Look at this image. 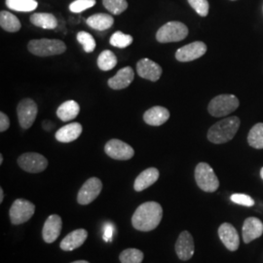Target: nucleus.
<instances>
[{
    "label": "nucleus",
    "instance_id": "nucleus-1",
    "mask_svg": "<svg viewBox=\"0 0 263 263\" xmlns=\"http://www.w3.org/2000/svg\"><path fill=\"white\" fill-rule=\"evenodd\" d=\"M163 216V209L157 202H146L141 204L132 216L133 226L142 232L154 230L159 226Z\"/></svg>",
    "mask_w": 263,
    "mask_h": 263
},
{
    "label": "nucleus",
    "instance_id": "nucleus-2",
    "mask_svg": "<svg viewBox=\"0 0 263 263\" xmlns=\"http://www.w3.org/2000/svg\"><path fill=\"white\" fill-rule=\"evenodd\" d=\"M240 124V119L236 116L224 118L210 128L208 132V140L216 144L231 141L239 130Z\"/></svg>",
    "mask_w": 263,
    "mask_h": 263
},
{
    "label": "nucleus",
    "instance_id": "nucleus-3",
    "mask_svg": "<svg viewBox=\"0 0 263 263\" xmlns=\"http://www.w3.org/2000/svg\"><path fill=\"white\" fill-rule=\"evenodd\" d=\"M28 51L38 57H50L61 55L66 51L64 41L59 39H33L28 44Z\"/></svg>",
    "mask_w": 263,
    "mask_h": 263
},
{
    "label": "nucleus",
    "instance_id": "nucleus-4",
    "mask_svg": "<svg viewBox=\"0 0 263 263\" xmlns=\"http://www.w3.org/2000/svg\"><path fill=\"white\" fill-rule=\"evenodd\" d=\"M188 35V28L181 22L172 21L163 25L157 30L156 40L160 43L179 42Z\"/></svg>",
    "mask_w": 263,
    "mask_h": 263
},
{
    "label": "nucleus",
    "instance_id": "nucleus-5",
    "mask_svg": "<svg viewBox=\"0 0 263 263\" xmlns=\"http://www.w3.org/2000/svg\"><path fill=\"white\" fill-rule=\"evenodd\" d=\"M240 102L234 95H219L208 105V111L214 117H224L239 107Z\"/></svg>",
    "mask_w": 263,
    "mask_h": 263
},
{
    "label": "nucleus",
    "instance_id": "nucleus-6",
    "mask_svg": "<svg viewBox=\"0 0 263 263\" xmlns=\"http://www.w3.org/2000/svg\"><path fill=\"white\" fill-rule=\"evenodd\" d=\"M195 180L198 186L205 192H215L219 186V180L213 168L207 163H199L195 169Z\"/></svg>",
    "mask_w": 263,
    "mask_h": 263
},
{
    "label": "nucleus",
    "instance_id": "nucleus-7",
    "mask_svg": "<svg viewBox=\"0 0 263 263\" xmlns=\"http://www.w3.org/2000/svg\"><path fill=\"white\" fill-rule=\"evenodd\" d=\"M35 213V206L25 199H17L10 208V220L12 224L18 226L27 222Z\"/></svg>",
    "mask_w": 263,
    "mask_h": 263
},
{
    "label": "nucleus",
    "instance_id": "nucleus-8",
    "mask_svg": "<svg viewBox=\"0 0 263 263\" xmlns=\"http://www.w3.org/2000/svg\"><path fill=\"white\" fill-rule=\"evenodd\" d=\"M18 165L28 173L37 174L46 170L48 160L36 152H27L18 158Z\"/></svg>",
    "mask_w": 263,
    "mask_h": 263
},
{
    "label": "nucleus",
    "instance_id": "nucleus-9",
    "mask_svg": "<svg viewBox=\"0 0 263 263\" xmlns=\"http://www.w3.org/2000/svg\"><path fill=\"white\" fill-rule=\"evenodd\" d=\"M37 104L31 99H24L17 107V114L20 126L23 129H29L37 116Z\"/></svg>",
    "mask_w": 263,
    "mask_h": 263
},
{
    "label": "nucleus",
    "instance_id": "nucleus-10",
    "mask_svg": "<svg viewBox=\"0 0 263 263\" xmlns=\"http://www.w3.org/2000/svg\"><path fill=\"white\" fill-rule=\"evenodd\" d=\"M102 189L103 183L101 179L98 178L87 179L78 192L77 202L80 205H88L92 203L100 195Z\"/></svg>",
    "mask_w": 263,
    "mask_h": 263
},
{
    "label": "nucleus",
    "instance_id": "nucleus-11",
    "mask_svg": "<svg viewBox=\"0 0 263 263\" xmlns=\"http://www.w3.org/2000/svg\"><path fill=\"white\" fill-rule=\"evenodd\" d=\"M104 151L110 158L120 161L131 159L135 154V151L131 145L116 139H113L106 142L104 146Z\"/></svg>",
    "mask_w": 263,
    "mask_h": 263
},
{
    "label": "nucleus",
    "instance_id": "nucleus-12",
    "mask_svg": "<svg viewBox=\"0 0 263 263\" xmlns=\"http://www.w3.org/2000/svg\"><path fill=\"white\" fill-rule=\"evenodd\" d=\"M206 52L207 45L202 41H195L178 49V51L176 52V59L179 62L187 63L204 56Z\"/></svg>",
    "mask_w": 263,
    "mask_h": 263
},
{
    "label": "nucleus",
    "instance_id": "nucleus-13",
    "mask_svg": "<svg viewBox=\"0 0 263 263\" xmlns=\"http://www.w3.org/2000/svg\"><path fill=\"white\" fill-rule=\"evenodd\" d=\"M137 72L141 78L156 82L162 76V67L151 59H141L137 64Z\"/></svg>",
    "mask_w": 263,
    "mask_h": 263
},
{
    "label": "nucleus",
    "instance_id": "nucleus-14",
    "mask_svg": "<svg viewBox=\"0 0 263 263\" xmlns=\"http://www.w3.org/2000/svg\"><path fill=\"white\" fill-rule=\"evenodd\" d=\"M194 240L188 231H183L179 234L176 243V253L179 259L186 261L194 254Z\"/></svg>",
    "mask_w": 263,
    "mask_h": 263
},
{
    "label": "nucleus",
    "instance_id": "nucleus-15",
    "mask_svg": "<svg viewBox=\"0 0 263 263\" xmlns=\"http://www.w3.org/2000/svg\"><path fill=\"white\" fill-rule=\"evenodd\" d=\"M218 236L221 242L226 248L231 251L235 252L240 246V239L239 234L236 230L235 227L230 223H222L218 228Z\"/></svg>",
    "mask_w": 263,
    "mask_h": 263
},
{
    "label": "nucleus",
    "instance_id": "nucleus-16",
    "mask_svg": "<svg viewBox=\"0 0 263 263\" xmlns=\"http://www.w3.org/2000/svg\"><path fill=\"white\" fill-rule=\"evenodd\" d=\"M62 224L63 222L61 216L58 215H51L48 216L42 229L43 240L48 244L54 243L61 234Z\"/></svg>",
    "mask_w": 263,
    "mask_h": 263
},
{
    "label": "nucleus",
    "instance_id": "nucleus-17",
    "mask_svg": "<svg viewBox=\"0 0 263 263\" xmlns=\"http://www.w3.org/2000/svg\"><path fill=\"white\" fill-rule=\"evenodd\" d=\"M243 240L246 244L251 243L263 234L262 221L257 217H249L244 221L242 230Z\"/></svg>",
    "mask_w": 263,
    "mask_h": 263
},
{
    "label": "nucleus",
    "instance_id": "nucleus-18",
    "mask_svg": "<svg viewBox=\"0 0 263 263\" xmlns=\"http://www.w3.org/2000/svg\"><path fill=\"white\" fill-rule=\"evenodd\" d=\"M135 77L134 69L131 66H125L121 68L115 76L109 78L107 84L113 90H123L131 85Z\"/></svg>",
    "mask_w": 263,
    "mask_h": 263
},
{
    "label": "nucleus",
    "instance_id": "nucleus-19",
    "mask_svg": "<svg viewBox=\"0 0 263 263\" xmlns=\"http://www.w3.org/2000/svg\"><path fill=\"white\" fill-rule=\"evenodd\" d=\"M170 118V111L163 106H153L143 114V120L147 125L158 127L167 122Z\"/></svg>",
    "mask_w": 263,
    "mask_h": 263
},
{
    "label": "nucleus",
    "instance_id": "nucleus-20",
    "mask_svg": "<svg viewBox=\"0 0 263 263\" xmlns=\"http://www.w3.org/2000/svg\"><path fill=\"white\" fill-rule=\"evenodd\" d=\"M87 237L88 232L85 229H76L64 238V240L60 244V248L66 252L73 251L84 244Z\"/></svg>",
    "mask_w": 263,
    "mask_h": 263
},
{
    "label": "nucleus",
    "instance_id": "nucleus-21",
    "mask_svg": "<svg viewBox=\"0 0 263 263\" xmlns=\"http://www.w3.org/2000/svg\"><path fill=\"white\" fill-rule=\"evenodd\" d=\"M83 128L80 123H69L59 129L56 133V140L63 143H68L74 141L82 134Z\"/></svg>",
    "mask_w": 263,
    "mask_h": 263
},
{
    "label": "nucleus",
    "instance_id": "nucleus-22",
    "mask_svg": "<svg viewBox=\"0 0 263 263\" xmlns=\"http://www.w3.org/2000/svg\"><path fill=\"white\" fill-rule=\"evenodd\" d=\"M159 179V171L156 168H148L141 172L137 177L134 183V189L137 192L143 191L144 189L149 187L154 184Z\"/></svg>",
    "mask_w": 263,
    "mask_h": 263
},
{
    "label": "nucleus",
    "instance_id": "nucleus-23",
    "mask_svg": "<svg viewBox=\"0 0 263 263\" xmlns=\"http://www.w3.org/2000/svg\"><path fill=\"white\" fill-rule=\"evenodd\" d=\"M80 112V106L76 101H66L61 104L59 108L57 109V116L59 119H61L63 122L71 121L76 119Z\"/></svg>",
    "mask_w": 263,
    "mask_h": 263
},
{
    "label": "nucleus",
    "instance_id": "nucleus-24",
    "mask_svg": "<svg viewBox=\"0 0 263 263\" xmlns=\"http://www.w3.org/2000/svg\"><path fill=\"white\" fill-rule=\"evenodd\" d=\"M87 25L90 28L104 31L105 29H109L114 25V19L112 16L104 13H99V14H94L90 16L87 21Z\"/></svg>",
    "mask_w": 263,
    "mask_h": 263
},
{
    "label": "nucleus",
    "instance_id": "nucleus-25",
    "mask_svg": "<svg viewBox=\"0 0 263 263\" xmlns=\"http://www.w3.org/2000/svg\"><path fill=\"white\" fill-rule=\"evenodd\" d=\"M29 21L33 26L44 29H55L58 27V20L50 13H34L30 16Z\"/></svg>",
    "mask_w": 263,
    "mask_h": 263
},
{
    "label": "nucleus",
    "instance_id": "nucleus-26",
    "mask_svg": "<svg viewBox=\"0 0 263 263\" xmlns=\"http://www.w3.org/2000/svg\"><path fill=\"white\" fill-rule=\"evenodd\" d=\"M0 26L8 32H17L22 28L20 20L8 11L0 12Z\"/></svg>",
    "mask_w": 263,
    "mask_h": 263
},
{
    "label": "nucleus",
    "instance_id": "nucleus-27",
    "mask_svg": "<svg viewBox=\"0 0 263 263\" xmlns=\"http://www.w3.org/2000/svg\"><path fill=\"white\" fill-rule=\"evenodd\" d=\"M6 6L17 12H31L37 8L36 0H6Z\"/></svg>",
    "mask_w": 263,
    "mask_h": 263
},
{
    "label": "nucleus",
    "instance_id": "nucleus-28",
    "mask_svg": "<svg viewBox=\"0 0 263 263\" xmlns=\"http://www.w3.org/2000/svg\"><path fill=\"white\" fill-rule=\"evenodd\" d=\"M117 65V58L110 50H104L98 57V66L104 71L111 70Z\"/></svg>",
    "mask_w": 263,
    "mask_h": 263
},
{
    "label": "nucleus",
    "instance_id": "nucleus-29",
    "mask_svg": "<svg viewBox=\"0 0 263 263\" xmlns=\"http://www.w3.org/2000/svg\"><path fill=\"white\" fill-rule=\"evenodd\" d=\"M248 142L254 148L262 149L263 123H257L251 129L248 136Z\"/></svg>",
    "mask_w": 263,
    "mask_h": 263
},
{
    "label": "nucleus",
    "instance_id": "nucleus-30",
    "mask_svg": "<svg viewBox=\"0 0 263 263\" xmlns=\"http://www.w3.org/2000/svg\"><path fill=\"white\" fill-rule=\"evenodd\" d=\"M143 257V253L138 249L124 250L119 255L121 263H141Z\"/></svg>",
    "mask_w": 263,
    "mask_h": 263
},
{
    "label": "nucleus",
    "instance_id": "nucleus-31",
    "mask_svg": "<svg viewBox=\"0 0 263 263\" xmlns=\"http://www.w3.org/2000/svg\"><path fill=\"white\" fill-rule=\"evenodd\" d=\"M133 40L134 39L130 34H125L122 31H116L111 35L109 42L113 47L124 49L129 47L133 43Z\"/></svg>",
    "mask_w": 263,
    "mask_h": 263
},
{
    "label": "nucleus",
    "instance_id": "nucleus-32",
    "mask_svg": "<svg viewBox=\"0 0 263 263\" xmlns=\"http://www.w3.org/2000/svg\"><path fill=\"white\" fill-rule=\"evenodd\" d=\"M103 4L113 15H120L128 8L127 0H103Z\"/></svg>",
    "mask_w": 263,
    "mask_h": 263
},
{
    "label": "nucleus",
    "instance_id": "nucleus-33",
    "mask_svg": "<svg viewBox=\"0 0 263 263\" xmlns=\"http://www.w3.org/2000/svg\"><path fill=\"white\" fill-rule=\"evenodd\" d=\"M77 41L83 46L85 52L86 53H92L96 48V41L94 37L86 32V31H79L76 35Z\"/></svg>",
    "mask_w": 263,
    "mask_h": 263
},
{
    "label": "nucleus",
    "instance_id": "nucleus-34",
    "mask_svg": "<svg viewBox=\"0 0 263 263\" xmlns=\"http://www.w3.org/2000/svg\"><path fill=\"white\" fill-rule=\"evenodd\" d=\"M189 5L195 10V12L201 17H207L210 9L208 0H187Z\"/></svg>",
    "mask_w": 263,
    "mask_h": 263
},
{
    "label": "nucleus",
    "instance_id": "nucleus-35",
    "mask_svg": "<svg viewBox=\"0 0 263 263\" xmlns=\"http://www.w3.org/2000/svg\"><path fill=\"white\" fill-rule=\"evenodd\" d=\"M96 4V0H74L69 4V10L72 13H81L85 10L92 8Z\"/></svg>",
    "mask_w": 263,
    "mask_h": 263
},
{
    "label": "nucleus",
    "instance_id": "nucleus-36",
    "mask_svg": "<svg viewBox=\"0 0 263 263\" xmlns=\"http://www.w3.org/2000/svg\"><path fill=\"white\" fill-rule=\"evenodd\" d=\"M231 201L235 204L245 206V207H253L254 205V200L251 196L246 195V194H239L236 193L231 195Z\"/></svg>",
    "mask_w": 263,
    "mask_h": 263
},
{
    "label": "nucleus",
    "instance_id": "nucleus-37",
    "mask_svg": "<svg viewBox=\"0 0 263 263\" xmlns=\"http://www.w3.org/2000/svg\"><path fill=\"white\" fill-rule=\"evenodd\" d=\"M10 127V120L8 116L4 112H0V132L7 131Z\"/></svg>",
    "mask_w": 263,
    "mask_h": 263
},
{
    "label": "nucleus",
    "instance_id": "nucleus-38",
    "mask_svg": "<svg viewBox=\"0 0 263 263\" xmlns=\"http://www.w3.org/2000/svg\"><path fill=\"white\" fill-rule=\"evenodd\" d=\"M113 227L111 226H106L104 228V238L105 241L109 242L111 240L113 235Z\"/></svg>",
    "mask_w": 263,
    "mask_h": 263
},
{
    "label": "nucleus",
    "instance_id": "nucleus-39",
    "mask_svg": "<svg viewBox=\"0 0 263 263\" xmlns=\"http://www.w3.org/2000/svg\"><path fill=\"white\" fill-rule=\"evenodd\" d=\"M3 198H4V191L2 188H0V203L3 202Z\"/></svg>",
    "mask_w": 263,
    "mask_h": 263
},
{
    "label": "nucleus",
    "instance_id": "nucleus-40",
    "mask_svg": "<svg viewBox=\"0 0 263 263\" xmlns=\"http://www.w3.org/2000/svg\"><path fill=\"white\" fill-rule=\"evenodd\" d=\"M71 263H90L88 262V261H86V260H77V261H73V262Z\"/></svg>",
    "mask_w": 263,
    "mask_h": 263
},
{
    "label": "nucleus",
    "instance_id": "nucleus-41",
    "mask_svg": "<svg viewBox=\"0 0 263 263\" xmlns=\"http://www.w3.org/2000/svg\"><path fill=\"white\" fill-rule=\"evenodd\" d=\"M2 163H3V156H2V154L0 155V165H2Z\"/></svg>",
    "mask_w": 263,
    "mask_h": 263
},
{
    "label": "nucleus",
    "instance_id": "nucleus-42",
    "mask_svg": "<svg viewBox=\"0 0 263 263\" xmlns=\"http://www.w3.org/2000/svg\"><path fill=\"white\" fill-rule=\"evenodd\" d=\"M260 177H261V179H263V167L261 168V170H260Z\"/></svg>",
    "mask_w": 263,
    "mask_h": 263
},
{
    "label": "nucleus",
    "instance_id": "nucleus-43",
    "mask_svg": "<svg viewBox=\"0 0 263 263\" xmlns=\"http://www.w3.org/2000/svg\"><path fill=\"white\" fill-rule=\"evenodd\" d=\"M232 1H234V0H232Z\"/></svg>",
    "mask_w": 263,
    "mask_h": 263
}]
</instances>
